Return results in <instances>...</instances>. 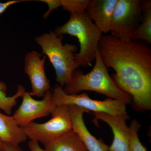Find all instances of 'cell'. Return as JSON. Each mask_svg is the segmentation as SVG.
I'll use <instances>...</instances> for the list:
<instances>
[{
	"label": "cell",
	"mask_w": 151,
	"mask_h": 151,
	"mask_svg": "<svg viewBox=\"0 0 151 151\" xmlns=\"http://www.w3.org/2000/svg\"><path fill=\"white\" fill-rule=\"evenodd\" d=\"M98 50L119 88L132 97V107L138 111L151 109V48L148 44L132 40L122 41L111 35H102Z\"/></svg>",
	"instance_id": "obj_1"
},
{
	"label": "cell",
	"mask_w": 151,
	"mask_h": 151,
	"mask_svg": "<svg viewBox=\"0 0 151 151\" xmlns=\"http://www.w3.org/2000/svg\"><path fill=\"white\" fill-rule=\"evenodd\" d=\"M94 67L84 74L79 69L74 70L63 90L68 94H78L83 91H91L122 101L126 105L132 103L129 94L119 88L113 81L101 59L98 48L96 52Z\"/></svg>",
	"instance_id": "obj_2"
},
{
	"label": "cell",
	"mask_w": 151,
	"mask_h": 151,
	"mask_svg": "<svg viewBox=\"0 0 151 151\" xmlns=\"http://www.w3.org/2000/svg\"><path fill=\"white\" fill-rule=\"evenodd\" d=\"M54 32L58 35H68L77 37L80 49L79 52L75 55L76 62L79 67L91 65L95 60L96 51L103 33L86 12L70 14L67 22L56 27Z\"/></svg>",
	"instance_id": "obj_3"
},
{
	"label": "cell",
	"mask_w": 151,
	"mask_h": 151,
	"mask_svg": "<svg viewBox=\"0 0 151 151\" xmlns=\"http://www.w3.org/2000/svg\"><path fill=\"white\" fill-rule=\"evenodd\" d=\"M63 35H57L51 31L35 39L42 49V54L48 57L55 70L57 82L62 87L68 83L74 70L79 67L75 60L77 46L68 43L63 44Z\"/></svg>",
	"instance_id": "obj_4"
},
{
	"label": "cell",
	"mask_w": 151,
	"mask_h": 151,
	"mask_svg": "<svg viewBox=\"0 0 151 151\" xmlns=\"http://www.w3.org/2000/svg\"><path fill=\"white\" fill-rule=\"evenodd\" d=\"M48 122L39 124L32 122L22 127L30 140L44 143L72 130L69 105L57 106Z\"/></svg>",
	"instance_id": "obj_5"
},
{
	"label": "cell",
	"mask_w": 151,
	"mask_h": 151,
	"mask_svg": "<svg viewBox=\"0 0 151 151\" xmlns=\"http://www.w3.org/2000/svg\"><path fill=\"white\" fill-rule=\"evenodd\" d=\"M52 100L56 106L74 105L94 113L127 116V105L122 101L108 98L103 101L91 99L86 93L80 94H66L62 86L56 84L52 92Z\"/></svg>",
	"instance_id": "obj_6"
},
{
	"label": "cell",
	"mask_w": 151,
	"mask_h": 151,
	"mask_svg": "<svg viewBox=\"0 0 151 151\" xmlns=\"http://www.w3.org/2000/svg\"><path fill=\"white\" fill-rule=\"evenodd\" d=\"M139 0H118L111 19V35L122 41H130L142 19Z\"/></svg>",
	"instance_id": "obj_7"
},
{
	"label": "cell",
	"mask_w": 151,
	"mask_h": 151,
	"mask_svg": "<svg viewBox=\"0 0 151 151\" xmlns=\"http://www.w3.org/2000/svg\"><path fill=\"white\" fill-rule=\"evenodd\" d=\"M22 97L21 105L12 116L21 128L36 119L49 116L57 106L52 101V92L50 91H47L41 100L33 99L29 92H25Z\"/></svg>",
	"instance_id": "obj_8"
},
{
	"label": "cell",
	"mask_w": 151,
	"mask_h": 151,
	"mask_svg": "<svg viewBox=\"0 0 151 151\" xmlns=\"http://www.w3.org/2000/svg\"><path fill=\"white\" fill-rule=\"evenodd\" d=\"M42 55L33 50L27 52L24 57V70L29 77L31 84L30 95L43 97L51 89L50 81L47 77L45 64L46 56L41 58Z\"/></svg>",
	"instance_id": "obj_9"
},
{
	"label": "cell",
	"mask_w": 151,
	"mask_h": 151,
	"mask_svg": "<svg viewBox=\"0 0 151 151\" xmlns=\"http://www.w3.org/2000/svg\"><path fill=\"white\" fill-rule=\"evenodd\" d=\"M94 115L97 119L108 124L113 131L114 139L109 147V151H129L130 131L126 121L129 116L102 113H94Z\"/></svg>",
	"instance_id": "obj_10"
},
{
	"label": "cell",
	"mask_w": 151,
	"mask_h": 151,
	"mask_svg": "<svg viewBox=\"0 0 151 151\" xmlns=\"http://www.w3.org/2000/svg\"><path fill=\"white\" fill-rule=\"evenodd\" d=\"M69 111L72 130L78 135L88 151H109V146L101 139L92 136L86 128L83 114L89 111L74 105H70Z\"/></svg>",
	"instance_id": "obj_11"
},
{
	"label": "cell",
	"mask_w": 151,
	"mask_h": 151,
	"mask_svg": "<svg viewBox=\"0 0 151 151\" xmlns=\"http://www.w3.org/2000/svg\"><path fill=\"white\" fill-rule=\"evenodd\" d=\"M117 1L118 0H90L86 13L102 33L110 32L111 19Z\"/></svg>",
	"instance_id": "obj_12"
},
{
	"label": "cell",
	"mask_w": 151,
	"mask_h": 151,
	"mask_svg": "<svg viewBox=\"0 0 151 151\" xmlns=\"http://www.w3.org/2000/svg\"><path fill=\"white\" fill-rule=\"evenodd\" d=\"M21 127L16 123L12 116L0 112V139L3 142L19 145L27 139Z\"/></svg>",
	"instance_id": "obj_13"
},
{
	"label": "cell",
	"mask_w": 151,
	"mask_h": 151,
	"mask_svg": "<svg viewBox=\"0 0 151 151\" xmlns=\"http://www.w3.org/2000/svg\"><path fill=\"white\" fill-rule=\"evenodd\" d=\"M43 145L44 151H88L73 130Z\"/></svg>",
	"instance_id": "obj_14"
},
{
	"label": "cell",
	"mask_w": 151,
	"mask_h": 151,
	"mask_svg": "<svg viewBox=\"0 0 151 151\" xmlns=\"http://www.w3.org/2000/svg\"><path fill=\"white\" fill-rule=\"evenodd\" d=\"M142 23L135 30L132 40L141 41L151 44V1H147L142 3Z\"/></svg>",
	"instance_id": "obj_15"
},
{
	"label": "cell",
	"mask_w": 151,
	"mask_h": 151,
	"mask_svg": "<svg viewBox=\"0 0 151 151\" xmlns=\"http://www.w3.org/2000/svg\"><path fill=\"white\" fill-rule=\"evenodd\" d=\"M7 89L6 85L4 82H0V109L10 115L12 113L13 108L17 105L18 98L22 97L26 90L23 86L18 85L16 93L13 96L9 97L6 93Z\"/></svg>",
	"instance_id": "obj_16"
},
{
	"label": "cell",
	"mask_w": 151,
	"mask_h": 151,
	"mask_svg": "<svg viewBox=\"0 0 151 151\" xmlns=\"http://www.w3.org/2000/svg\"><path fill=\"white\" fill-rule=\"evenodd\" d=\"M129 127L130 131L129 151H147L139 139L138 133L141 127L140 123L134 119L131 122Z\"/></svg>",
	"instance_id": "obj_17"
},
{
	"label": "cell",
	"mask_w": 151,
	"mask_h": 151,
	"mask_svg": "<svg viewBox=\"0 0 151 151\" xmlns=\"http://www.w3.org/2000/svg\"><path fill=\"white\" fill-rule=\"evenodd\" d=\"M63 10L70 12V14L85 12L90 0H60Z\"/></svg>",
	"instance_id": "obj_18"
},
{
	"label": "cell",
	"mask_w": 151,
	"mask_h": 151,
	"mask_svg": "<svg viewBox=\"0 0 151 151\" xmlns=\"http://www.w3.org/2000/svg\"><path fill=\"white\" fill-rule=\"evenodd\" d=\"M40 1L45 3L48 6V11L44 14L43 17L44 19L47 18L52 11L61 6L60 0H40Z\"/></svg>",
	"instance_id": "obj_19"
},
{
	"label": "cell",
	"mask_w": 151,
	"mask_h": 151,
	"mask_svg": "<svg viewBox=\"0 0 151 151\" xmlns=\"http://www.w3.org/2000/svg\"><path fill=\"white\" fill-rule=\"evenodd\" d=\"M1 149L2 151H24L19 145H14L2 141Z\"/></svg>",
	"instance_id": "obj_20"
},
{
	"label": "cell",
	"mask_w": 151,
	"mask_h": 151,
	"mask_svg": "<svg viewBox=\"0 0 151 151\" xmlns=\"http://www.w3.org/2000/svg\"><path fill=\"white\" fill-rule=\"evenodd\" d=\"M25 1H26L24 0H14V1H9L4 3L0 2V14L4 12L9 6L11 5L17 4V3Z\"/></svg>",
	"instance_id": "obj_21"
},
{
	"label": "cell",
	"mask_w": 151,
	"mask_h": 151,
	"mask_svg": "<svg viewBox=\"0 0 151 151\" xmlns=\"http://www.w3.org/2000/svg\"><path fill=\"white\" fill-rule=\"evenodd\" d=\"M28 147L30 151H44L43 149L40 147L37 141L30 140L28 142Z\"/></svg>",
	"instance_id": "obj_22"
},
{
	"label": "cell",
	"mask_w": 151,
	"mask_h": 151,
	"mask_svg": "<svg viewBox=\"0 0 151 151\" xmlns=\"http://www.w3.org/2000/svg\"><path fill=\"white\" fill-rule=\"evenodd\" d=\"M2 141L1 140V139H0V151H2L1 149V144Z\"/></svg>",
	"instance_id": "obj_23"
}]
</instances>
